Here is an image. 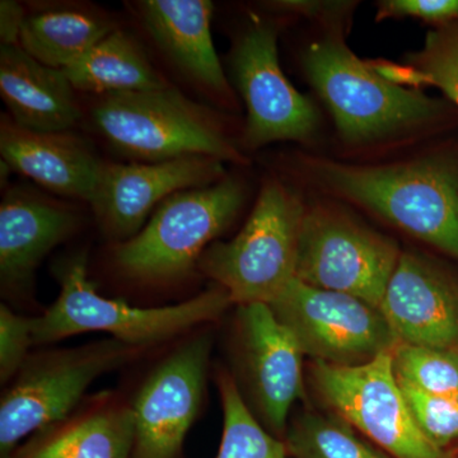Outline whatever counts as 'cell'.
Instances as JSON below:
<instances>
[{"instance_id":"obj_21","label":"cell","mask_w":458,"mask_h":458,"mask_svg":"<svg viewBox=\"0 0 458 458\" xmlns=\"http://www.w3.org/2000/svg\"><path fill=\"white\" fill-rule=\"evenodd\" d=\"M114 29L98 8L45 5L26 13L18 45L42 64L64 71Z\"/></svg>"},{"instance_id":"obj_17","label":"cell","mask_w":458,"mask_h":458,"mask_svg":"<svg viewBox=\"0 0 458 458\" xmlns=\"http://www.w3.org/2000/svg\"><path fill=\"white\" fill-rule=\"evenodd\" d=\"M141 22L157 47L190 83L219 104L232 93L214 49L209 0H144L138 3Z\"/></svg>"},{"instance_id":"obj_25","label":"cell","mask_w":458,"mask_h":458,"mask_svg":"<svg viewBox=\"0 0 458 458\" xmlns=\"http://www.w3.org/2000/svg\"><path fill=\"white\" fill-rule=\"evenodd\" d=\"M391 357L399 381L458 400V352L399 343Z\"/></svg>"},{"instance_id":"obj_19","label":"cell","mask_w":458,"mask_h":458,"mask_svg":"<svg viewBox=\"0 0 458 458\" xmlns=\"http://www.w3.org/2000/svg\"><path fill=\"white\" fill-rule=\"evenodd\" d=\"M134 442L131 403L106 391L86 397L68 417L33 434L9 458H131Z\"/></svg>"},{"instance_id":"obj_5","label":"cell","mask_w":458,"mask_h":458,"mask_svg":"<svg viewBox=\"0 0 458 458\" xmlns=\"http://www.w3.org/2000/svg\"><path fill=\"white\" fill-rule=\"evenodd\" d=\"M302 201L278 181H269L246 225L228 242L216 241L198 269L231 295L232 302L270 304L295 279Z\"/></svg>"},{"instance_id":"obj_11","label":"cell","mask_w":458,"mask_h":458,"mask_svg":"<svg viewBox=\"0 0 458 458\" xmlns=\"http://www.w3.org/2000/svg\"><path fill=\"white\" fill-rule=\"evenodd\" d=\"M303 357L269 304L238 306L236 360L242 396L262 426L280 439L292 408L304 396Z\"/></svg>"},{"instance_id":"obj_1","label":"cell","mask_w":458,"mask_h":458,"mask_svg":"<svg viewBox=\"0 0 458 458\" xmlns=\"http://www.w3.org/2000/svg\"><path fill=\"white\" fill-rule=\"evenodd\" d=\"M60 293L44 315L33 318V344L59 342L84 333H107L129 345L149 349L221 318L233 304L222 286L185 302L143 309L102 297L87 274V259L78 254L57 267Z\"/></svg>"},{"instance_id":"obj_7","label":"cell","mask_w":458,"mask_h":458,"mask_svg":"<svg viewBox=\"0 0 458 458\" xmlns=\"http://www.w3.org/2000/svg\"><path fill=\"white\" fill-rule=\"evenodd\" d=\"M147 351L108 337L30 354L0 400V458L11 457L26 437L68 417L99 377Z\"/></svg>"},{"instance_id":"obj_8","label":"cell","mask_w":458,"mask_h":458,"mask_svg":"<svg viewBox=\"0 0 458 458\" xmlns=\"http://www.w3.org/2000/svg\"><path fill=\"white\" fill-rule=\"evenodd\" d=\"M313 388L335 412L393 458H457L428 441L410 414L391 352L367 364L337 367L312 361Z\"/></svg>"},{"instance_id":"obj_9","label":"cell","mask_w":458,"mask_h":458,"mask_svg":"<svg viewBox=\"0 0 458 458\" xmlns=\"http://www.w3.org/2000/svg\"><path fill=\"white\" fill-rule=\"evenodd\" d=\"M400 255L393 240L348 214L315 208L304 214L295 278L379 309Z\"/></svg>"},{"instance_id":"obj_23","label":"cell","mask_w":458,"mask_h":458,"mask_svg":"<svg viewBox=\"0 0 458 458\" xmlns=\"http://www.w3.org/2000/svg\"><path fill=\"white\" fill-rule=\"evenodd\" d=\"M283 441L292 458H393L330 410H303Z\"/></svg>"},{"instance_id":"obj_12","label":"cell","mask_w":458,"mask_h":458,"mask_svg":"<svg viewBox=\"0 0 458 458\" xmlns=\"http://www.w3.org/2000/svg\"><path fill=\"white\" fill-rule=\"evenodd\" d=\"M213 340L197 334L165 358L132 401L135 442L131 458H179L203 405Z\"/></svg>"},{"instance_id":"obj_24","label":"cell","mask_w":458,"mask_h":458,"mask_svg":"<svg viewBox=\"0 0 458 458\" xmlns=\"http://www.w3.org/2000/svg\"><path fill=\"white\" fill-rule=\"evenodd\" d=\"M223 408V434L216 458H292L285 442L271 434L247 406L233 376L216 375Z\"/></svg>"},{"instance_id":"obj_26","label":"cell","mask_w":458,"mask_h":458,"mask_svg":"<svg viewBox=\"0 0 458 458\" xmlns=\"http://www.w3.org/2000/svg\"><path fill=\"white\" fill-rule=\"evenodd\" d=\"M403 80L433 84L458 106V25L430 32Z\"/></svg>"},{"instance_id":"obj_3","label":"cell","mask_w":458,"mask_h":458,"mask_svg":"<svg viewBox=\"0 0 458 458\" xmlns=\"http://www.w3.org/2000/svg\"><path fill=\"white\" fill-rule=\"evenodd\" d=\"M90 120L108 146L138 162L189 156L246 161L218 114L172 86L101 96L90 110Z\"/></svg>"},{"instance_id":"obj_14","label":"cell","mask_w":458,"mask_h":458,"mask_svg":"<svg viewBox=\"0 0 458 458\" xmlns=\"http://www.w3.org/2000/svg\"><path fill=\"white\" fill-rule=\"evenodd\" d=\"M223 176V162L212 157L189 156L153 164L104 162L89 204L102 232L119 243L135 236L165 199L212 185Z\"/></svg>"},{"instance_id":"obj_27","label":"cell","mask_w":458,"mask_h":458,"mask_svg":"<svg viewBox=\"0 0 458 458\" xmlns=\"http://www.w3.org/2000/svg\"><path fill=\"white\" fill-rule=\"evenodd\" d=\"M399 385L419 430L436 447L448 451L458 441V400L424 393L405 382Z\"/></svg>"},{"instance_id":"obj_22","label":"cell","mask_w":458,"mask_h":458,"mask_svg":"<svg viewBox=\"0 0 458 458\" xmlns=\"http://www.w3.org/2000/svg\"><path fill=\"white\" fill-rule=\"evenodd\" d=\"M64 74L75 90L101 96L165 89L140 42L114 29L71 66Z\"/></svg>"},{"instance_id":"obj_29","label":"cell","mask_w":458,"mask_h":458,"mask_svg":"<svg viewBox=\"0 0 458 458\" xmlns=\"http://www.w3.org/2000/svg\"><path fill=\"white\" fill-rule=\"evenodd\" d=\"M379 17H415L428 22L458 20V0H387L379 4Z\"/></svg>"},{"instance_id":"obj_2","label":"cell","mask_w":458,"mask_h":458,"mask_svg":"<svg viewBox=\"0 0 458 458\" xmlns=\"http://www.w3.org/2000/svg\"><path fill=\"white\" fill-rule=\"evenodd\" d=\"M311 171L334 194L458 259V171L447 162L360 167L318 161Z\"/></svg>"},{"instance_id":"obj_16","label":"cell","mask_w":458,"mask_h":458,"mask_svg":"<svg viewBox=\"0 0 458 458\" xmlns=\"http://www.w3.org/2000/svg\"><path fill=\"white\" fill-rule=\"evenodd\" d=\"M81 225L71 205L26 188L8 190L0 205V282L3 294L26 297L45 256Z\"/></svg>"},{"instance_id":"obj_13","label":"cell","mask_w":458,"mask_h":458,"mask_svg":"<svg viewBox=\"0 0 458 458\" xmlns=\"http://www.w3.org/2000/svg\"><path fill=\"white\" fill-rule=\"evenodd\" d=\"M234 78L247 107V148L278 140H304L318 123L309 98L286 80L279 65L276 31L256 21L238 38L232 55Z\"/></svg>"},{"instance_id":"obj_28","label":"cell","mask_w":458,"mask_h":458,"mask_svg":"<svg viewBox=\"0 0 458 458\" xmlns=\"http://www.w3.org/2000/svg\"><path fill=\"white\" fill-rule=\"evenodd\" d=\"M33 344V318L14 313L0 306V381L8 384L22 369Z\"/></svg>"},{"instance_id":"obj_18","label":"cell","mask_w":458,"mask_h":458,"mask_svg":"<svg viewBox=\"0 0 458 458\" xmlns=\"http://www.w3.org/2000/svg\"><path fill=\"white\" fill-rule=\"evenodd\" d=\"M0 153L11 170L60 197L89 203L104 161L86 140L68 131H30L9 114L0 119Z\"/></svg>"},{"instance_id":"obj_4","label":"cell","mask_w":458,"mask_h":458,"mask_svg":"<svg viewBox=\"0 0 458 458\" xmlns=\"http://www.w3.org/2000/svg\"><path fill=\"white\" fill-rule=\"evenodd\" d=\"M243 201L245 189L234 179L172 195L135 236L114 243V267L144 284L186 278L205 250L236 219Z\"/></svg>"},{"instance_id":"obj_30","label":"cell","mask_w":458,"mask_h":458,"mask_svg":"<svg viewBox=\"0 0 458 458\" xmlns=\"http://www.w3.org/2000/svg\"><path fill=\"white\" fill-rule=\"evenodd\" d=\"M26 9L13 0L0 2V38L2 45H18L25 22Z\"/></svg>"},{"instance_id":"obj_10","label":"cell","mask_w":458,"mask_h":458,"mask_svg":"<svg viewBox=\"0 0 458 458\" xmlns=\"http://www.w3.org/2000/svg\"><path fill=\"white\" fill-rule=\"evenodd\" d=\"M304 355L337 367L369 363L399 340L381 310L363 300L293 279L269 304Z\"/></svg>"},{"instance_id":"obj_15","label":"cell","mask_w":458,"mask_h":458,"mask_svg":"<svg viewBox=\"0 0 458 458\" xmlns=\"http://www.w3.org/2000/svg\"><path fill=\"white\" fill-rule=\"evenodd\" d=\"M379 310L399 343L458 352V280L417 252H401Z\"/></svg>"},{"instance_id":"obj_20","label":"cell","mask_w":458,"mask_h":458,"mask_svg":"<svg viewBox=\"0 0 458 458\" xmlns=\"http://www.w3.org/2000/svg\"><path fill=\"white\" fill-rule=\"evenodd\" d=\"M74 90L64 72L42 64L20 45L0 47V95L23 128L68 131L81 117Z\"/></svg>"},{"instance_id":"obj_6","label":"cell","mask_w":458,"mask_h":458,"mask_svg":"<svg viewBox=\"0 0 458 458\" xmlns=\"http://www.w3.org/2000/svg\"><path fill=\"white\" fill-rule=\"evenodd\" d=\"M304 69L333 113L340 134L352 143L421 125L442 111V102L391 81L358 59L335 36L310 47Z\"/></svg>"}]
</instances>
